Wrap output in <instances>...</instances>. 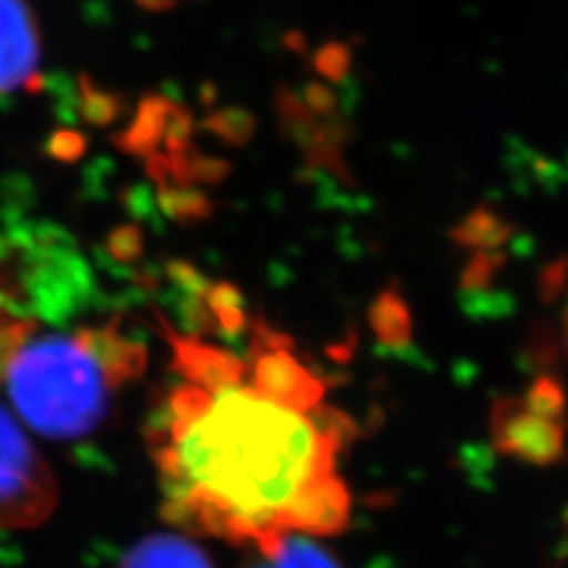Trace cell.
Masks as SVG:
<instances>
[{"mask_svg":"<svg viewBox=\"0 0 568 568\" xmlns=\"http://www.w3.org/2000/svg\"><path fill=\"white\" fill-rule=\"evenodd\" d=\"M169 339L181 384L152 426L169 521L246 552L284 532H339L351 514L336 474L346 417L268 394L223 346Z\"/></svg>","mask_w":568,"mask_h":568,"instance_id":"1","label":"cell"},{"mask_svg":"<svg viewBox=\"0 0 568 568\" xmlns=\"http://www.w3.org/2000/svg\"><path fill=\"white\" fill-rule=\"evenodd\" d=\"M145 363V346L114 323L74 332H39L20 320L0 325V388L27 429L45 438L95 432Z\"/></svg>","mask_w":568,"mask_h":568,"instance_id":"2","label":"cell"},{"mask_svg":"<svg viewBox=\"0 0 568 568\" xmlns=\"http://www.w3.org/2000/svg\"><path fill=\"white\" fill-rule=\"evenodd\" d=\"M58 507V481L10 405L0 403V528L29 530Z\"/></svg>","mask_w":568,"mask_h":568,"instance_id":"3","label":"cell"},{"mask_svg":"<svg viewBox=\"0 0 568 568\" xmlns=\"http://www.w3.org/2000/svg\"><path fill=\"white\" fill-rule=\"evenodd\" d=\"M493 443L526 465L552 467L566 457V422L538 415L524 398H503L493 407Z\"/></svg>","mask_w":568,"mask_h":568,"instance_id":"4","label":"cell"},{"mask_svg":"<svg viewBox=\"0 0 568 568\" xmlns=\"http://www.w3.org/2000/svg\"><path fill=\"white\" fill-rule=\"evenodd\" d=\"M41 36L27 0H0V95L31 88L39 79Z\"/></svg>","mask_w":568,"mask_h":568,"instance_id":"5","label":"cell"},{"mask_svg":"<svg viewBox=\"0 0 568 568\" xmlns=\"http://www.w3.org/2000/svg\"><path fill=\"white\" fill-rule=\"evenodd\" d=\"M119 568H213L202 547L181 532H154L138 540Z\"/></svg>","mask_w":568,"mask_h":568,"instance_id":"6","label":"cell"},{"mask_svg":"<svg viewBox=\"0 0 568 568\" xmlns=\"http://www.w3.org/2000/svg\"><path fill=\"white\" fill-rule=\"evenodd\" d=\"M244 568H342V564L313 538L284 532L268 545L248 549Z\"/></svg>","mask_w":568,"mask_h":568,"instance_id":"7","label":"cell"},{"mask_svg":"<svg viewBox=\"0 0 568 568\" xmlns=\"http://www.w3.org/2000/svg\"><path fill=\"white\" fill-rule=\"evenodd\" d=\"M521 398L530 407V410H536L538 415H545V417L557 419V422H566L568 394H566V386L559 377H552V375L538 377L528 386V390Z\"/></svg>","mask_w":568,"mask_h":568,"instance_id":"8","label":"cell"},{"mask_svg":"<svg viewBox=\"0 0 568 568\" xmlns=\"http://www.w3.org/2000/svg\"><path fill=\"white\" fill-rule=\"evenodd\" d=\"M566 339H568V308H566Z\"/></svg>","mask_w":568,"mask_h":568,"instance_id":"9","label":"cell"},{"mask_svg":"<svg viewBox=\"0 0 568 568\" xmlns=\"http://www.w3.org/2000/svg\"><path fill=\"white\" fill-rule=\"evenodd\" d=\"M566 524H568V509H566Z\"/></svg>","mask_w":568,"mask_h":568,"instance_id":"10","label":"cell"}]
</instances>
